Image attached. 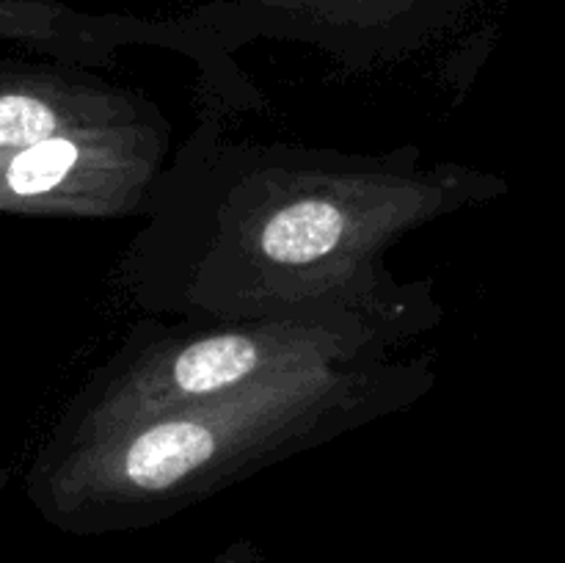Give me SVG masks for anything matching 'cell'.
Segmentation results:
<instances>
[{
    "label": "cell",
    "instance_id": "7a4b0ae2",
    "mask_svg": "<svg viewBox=\"0 0 565 563\" xmlns=\"http://www.w3.org/2000/svg\"><path fill=\"white\" fill-rule=\"evenodd\" d=\"M274 353L252 334H210L182 348L163 368V379L154 386V401L169 403L174 397H202L232 392L257 375Z\"/></svg>",
    "mask_w": 565,
    "mask_h": 563
},
{
    "label": "cell",
    "instance_id": "3957f363",
    "mask_svg": "<svg viewBox=\"0 0 565 563\" xmlns=\"http://www.w3.org/2000/svg\"><path fill=\"white\" fill-rule=\"evenodd\" d=\"M66 132H81L64 88L44 72L0 61V152L36 147Z\"/></svg>",
    "mask_w": 565,
    "mask_h": 563
},
{
    "label": "cell",
    "instance_id": "6da1fadb",
    "mask_svg": "<svg viewBox=\"0 0 565 563\" xmlns=\"http://www.w3.org/2000/svg\"><path fill=\"white\" fill-rule=\"evenodd\" d=\"M290 25L334 33H412L434 28L463 0H241Z\"/></svg>",
    "mask_w": 565,
    "mask_h": 563
},
{
    "label": "cell",
    "instance_id": "5b68a950",
    "mask_svg": "<svg viewBox=\"0 0 565 563\" xmlns=\"http://www.w3.org/2000/svg\"><path fill=\"white\" fill-rule=\"evenodd\" d=\"M3 480H6V475H3V469H0V486H3Z\"/></svg>",
    "mask_w": 565,
    "mask_h": 563
},
{
    "label": "cell",
    "instance_id": "277c9868",
    "mask_svg": "<svg viewBox=\"0 0 565 563\" xmlns=\"http://www.w3.org/2000/svg\"><path fill=\"white\" fill-rule=\"evenodd\" d=\"M348 230L345 213L323 196L296 199L276 210L259 232V248L276 265H307L329 257Z\"/></svg>",
    "mask_w": 565,
    "mask_h": 563
}]
</instances>
